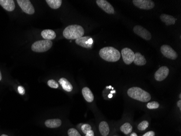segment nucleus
Here are the masks:
<instances>
[{
	"label": "nucleus",
	"mask_w": 181,
	"mask_h": 136,
	"mask_svg": "<svg viewBox=\"0 0 181 136\" xmlns=\"http://www.w3.org/2000/svg\"><path fill=\"white\" fill-rule=\"evenodd\" d=\"M100 57L109 62H117L120 58V53L113 47H105L100 50Z\"/></svg>",
	"instance_id": "f257e3e1"
},
{
	"label": "nucleus",
	"mask_w": 181,
	"mask_h": 136,
	"mask_svg": "<svg viewBox=\"0 0 181 136\" xmlns=\"http://www.w3.org/2000/svg\"><path fill=\"white\" fill-rule=\"evenodd\" d=\"M84 34L83 27L78 25L68 26L63 31L64 37L67 39H77L83 37Z\"/></svg>",
	"instance_id": "f03ea898"
},
{
	"label": "nucleus",
	"mask_w": 181,
	"mask_h": 136,
	"mask_svg": "<svg viewBox=\"0 0 181 136\" xmlns=\"http://www.w3.org/2000/svg\"><path fill=\"white\" fill-rule=\"evenodd\" d=\"M128 94L132 99L141 102H148L151 100L150 94L139 87H132L128 89Z\"/></svg>",
	"instance_id": "7ed1b4c3"
},
{
	"label": "nucleus",
	"mask_w": 181,
	"mask_h": 136,
	"mask_svg": "<svg viewBox=\"0 0 181 136\" xmlns=\"http://www.w3.org/2000/svg\"><path fill=\"white\" fill-rule=\"evenodd\" d=\"M52 45L53 43L51 40H42L36 41L32 45V50L36 52H44L49 50Z\"/></svg>",
	"instance_id": "20e7f679"
},
{
	"label": "nucleus",
	"mask_w": 181,
	"mask_h": 136,
	"mask_svg": "<svg viewBox=\"0 0 181 136\" xmlns=\"http://www.w3.org/2000/svg\"><path fill=\"white\" fill-rule=\"evenodd\" d=\"M17 2L20 7L23 11L28 14H33L35 13V9L33 5L29 0H17Z\"/></svg>",
	"instance_id": "39448f33"
},
{
	"label": "nucleus",
	"mask_w": 181,
	"mask_h": 136,
	"mask_svg": "<svg viewBox=\"0 0 181 136\" xmlns=\"http://www.w3.org/2000/svg\"><path fill=\"white\" fill-rule=\"evenodd\" d=\"M161 51L164 56L170 60H176L178 57L176 52L170 46L167 45L162 46Z\"/></svg>",
	"instance_id": "423d86ee"
},
{
	"label": "nucleus",
	"mask_w": 181,
	"mask_h": 136,
	"mask_svg": "<svg viewBox=\"0 0 181 136\" xmlns=\"http://www.w3.org/2000/svg\"><path fill=\"white\" fill-rule=\"evenodd\" d=\"M132 2L137 8L145 10H150L155 7V3L151 0H134Z\"/></svg>",
	"instance_id": "0eeeda50"
},
{
	"label": "nucleus",
	"mask_w": 181,
	"mask_h": 136,
	"mask_svg": "<svg viewBox=\"0 0 181 136\" xmlns=\"http://www.w3.org/2000/svg\"><path fill=\"white\" fill-rule=\"evenodd\" d=\"M122 56L123 57V61L126 64H130L134 62V53L130 48H124L122 50Z\"/></svg>",
	"instance_id": "6e6552de"
},
{
	"label": "nucleus",
	"mask_w": 181,
	"mask_h": 136,
	"mask_svg": "<svg viewBox=\"0 0 181 136\" xmlns=\"http://www.w3.org/2000/svg\"><path fill=\"white\" fill-rule=\"evenodd\" d=\"M134 32L135 34L145 40H150L151 39V34L150 32L148 31L147 29L141 26L137 25L134 26Z\"/></svg>",
	"instance_id": "1a4fd4ad"
},
{
	"label": "nucleus",
	"mask_w": 181,
	"mask_h": 136,
	"mask_svg": "<svg viewBox=\"0 0 181 136\" xmlns=\"http://www.w3.org/2000/svg\"><path fill=\"white\" fill-rule=\"evenodd\" d=\"M169 74V69L167 66H161L155 74V79L157 81H162L167 77Z\"/></svg>",
	"instance_id": "9d476101"
},
{
	"label": "nucleus",
	"mask_w": 181,
	"mask_h": 136,
	"mask_svg": "<svg viewBox=\"0 0 181 136\" xmlns=\"http://www.w3.org/2000/svg\"><path fill=\"white\" fill-rule=\"evenodd\" d=\"M96 3L98 6L102 9L107 14H112L114 13V8L109 2L106 0H97Z\"/></svg>",
	"instance_id": "9b49d317"
},
{
	"label": "nucleus",
	"mask_w": 181,
	"mask_h": 136,
	"mask_svg": "<svg viewBox=\"0 0 181 136\" xmlns=\"http://www.w3.org/2000/svg\"><path fill=\"white\" fill-rule=\"evenodd\" d=\"M75 43L78 45L84 48H91L93 44V39L90 37H81L75 40Z\"/></svg>",
	"instance_id": "f8f14e48"
},
{
	"label": "nucleus",
	"mask_w": 181,
	"mask_h": 136,
	"mask_svg": "<svg viewBox=\"0 0 181 136\" xmlns=\"http://www.w3.org/2000/svg\"><path fill=\"white\" fill-rule=\"evenodd\" d=\"M0 5L7 11H13L15 8V5L13 0H0Z\"/></svg>",
	"instance_id": "ddd939ff"
},
{
	"label": "nucleus",
	"mask_w": 181,
	"mask_h": 136,
	"mask_svg": "<svg viewBox=\"0 0 181 136\" xmlns=\"http://www.w3.org/2000/svg\"><path fill=\"white\" fill-rule=\"evenodd\" d=\"M134 62L136 65L138 66H142L145 65L146 63V60L144 56L139 52L134 54Z\"/></svg>",
	"instance_id": "4468645a"
},
{
	"label": "nucleus",
	"mask_w": 181,
	"mask_h": 136,
	"mask_svg": "<svg viewBox=\"0 0 181 136\" xmlns=\"http://www.w3.org/2000/svg\"><path fill=\"white\" fill-rule=\"evenodd\" d=\"M41 36L45 40H52L56 38V33L52 29H45L41 32Z\"/></svg>",
	"instance_id": "2eb2a0df"
},
{
	"label": "nucleus",
	"mask_w": 181,
	"mask_h": 136,
	"mask_svg": "<svg viewBox=\"0 0 181 136\" xmlns=\"http://www.w3.org/2000/svg\"><path fill=\"white\" fill-rule=\"evenodd\" d=\"M82 93L87 102H91L94 100V95L90 89L88 87H84L82 89Z\"/></svg>",
	"instance_id": "dca6fc26"
},
{
	"label": "nucleus",
	"mask_w": 181,
	"mask_h": 136,
	"mask_svg": "<svg viewBox=\"0 0 181 136\" xmlns=\"http://www.w3.org/2000/svg\"><path fill=\"white\" fill-rule=\"evenodd\" d=\"M45 124L48 128H56L62 125V121L59 119H48L45 122Z\"/></svg>",
	"instance_id": "f3484780"
},
{
	"label": "nucleus",
	"mask_w": 181,
	"mask_h": 136,
	"mask_svg": "<svg viewBox=\"0 0 181 136\" xmlns=\"http://www.w3.org/2000/svg\"><path fill=\"white\" fill-rule=\"evenodd\" d=\"M160 19L162 20V21L167 26L174 25L175 23L176 20L175 18H174L172 16L167 14L161 15L160 16Z\"/></svg>",
	"instance_id": "a211bd4d"
},
{
	"label": "nucleus",
	"mask_w": 181,
	"mask_h": 136,
	"mask_svg": "<svg viewBox=\"0 0 181 136\" xmlns=\"http://www.w3.org/2000/svg\"><path fill=\"white\" fill-rule=\"evenodd\" d=\"M59 82L60 85H61L62 88L64 89L65 91H66L67 92H71L73 90V86L71 83L65 78H61L59 79Z\"/></svg>",
	"instance_id": "6ab92c4d"
},
{
	"label": "nucleus",
	"mask_w": 181,
	"mask_h": 136,
	"mask_svg": "<svg viewBox=\"0 0 181 136\" xmlns=\"http://www.w3.org/2000/svg\"><path fill=\"white\" fill-rule=\"evenodd\" d=\"M99 131L103 136H107L110 132L109 125L106 122H101L99 124Z\"/></svg>",
	"instance_id": "aec40b11"
},
{
	"label": "nucleus",
	"mask_w": 181,
	"mask_h": 136,
	"mask_svg": "<svg viewBox=\"0 0 181 136\" xmlns=\"http://www.w3.org/2000/svg\"><path fill=\"white\" fill-rule=\"evenodd\" d=\"M46 2L51 8L56 9L60 7L62 1V0H46Z\"/></svg>",
	"instance_id": "412c9836"
},
{
	"label": "nucleus",
	"mask_w": 181,
	"mask_h": 136,
	"mask_svg": "<svg viewBox=\"0 0 181 136\" xmlns=\"http://www.w3.org/2000/svg\"><path fill=\"white\" fill-rule=\"evenodd\" d=\"M120 130L122 131L123 133H125V134H128V133L132 132V126H131L130 123L126 122L120 127Z\"/></svg>",
	"instance_id": "4be33fe9"
},
{
	"label": "nucleus",
	"mask_w": 181,
	"mask_h": 136,
	"mask_svg": "<svg viewBox=\"0 0 181 136\" xmlns=\"http://www.w3.org/2000/svg\"><path fill=\"white\" fill-rule=\"evenodd\" d=\"M149 126V122L146 120H144L141 122L139 125H138V129L140 131H144Z\"/></svg>",
	"instance_id": "5701e85b"
},
{
	"label": "nucleus",
	"mask_w": 181,
	"mask_h": 136,
	"mask_svg": "<svg viewBox=\"0 0 181 136\" xmlns=\"http://www.w3.org/2000/svg\"><path fill=\"white\" fill-rule=\"evenodd\" d=\"M159 107V104L158 102L156 101H152L148 103L147 104V108L150 110H153V109H157Z\"/></svg>",
	"instance_id": "b1692460"
},
{
	"label": "nucleus",
	"mask_w": 181,
	"mask_h": 136,
	"mask_svg": "<svg viewBox=\"0 0 181 136\" xmlns=\"http://www.w3.org/2000/svg\"><path fill=\"white\" fill-rule=\"evenodd\" d=\"M81 130L83 131V133H85V134L88 133L89 131L92 130V128L89 124H85L82 125L81 126Z\"/></svg>",
	"instance_id": "393cba45"
},
{
	"label": "nucleus",
	"mask_w": 181,
	"mask_h": 136,
	"mask_svg": "<svg viewBox=\"0 0 181 136\" xmlns=\"http://www.w3.org/2000/svg\"><path fill=\"white\" fill-rule=\"evenodd\" d=\"M68 136H81L80 134L79 133L78 131L75 128H70L68 131Z\"/></svg>",
	"instance_id": "a878e982"
},
{
	"label": "nucleus",
	"mask_w": 181,
	"mask_h": 136,
	"mask_svg": "<svg viewBox=\"0 0 181 136\" xmlns=\"http://www.w3.org/2000/svg\"><path fill=\"white\" fill-rule=\"evenodd\" d=\"M47 85L50 88H54L56 89L59 87V85L58 83L56 82L55 80L54 79H50L48 81Z\"/></svg>",
	"instance_id": "bb28decb"
},
{
	"label": "nucleus",
	"mask_w": 181,
	"mask_h": 136,
	"mask_svg": "<svg viewBox=\"0 0 181 136\" xmlns=\"http://www.w3.org/2000/svg\"><path fill=\"white\" fill-rule=\"evenodd\" d=\"M17 91H19L20 94H21V95H24L25 93V88H23V86H19L17 88Z\"/></svg>",
	"instance_id": "cd10ccee"
},
{
	"label": "nucleus",
	"mask_w": 181,
	"mask_h": 136,
	"mask_svg": "<svg viewBox=\"0 0 181 136\" xmlns=\"http://www.w3.org/2000/svg\"><path fill=\"white\" fill-rule=\"evenodd\" d=\"M155 136V133L153 131H149L148 132L145 133L143 136Z\"/></svg>",
	"instance_id": "c85d7f7f"
},
{
	"label": "nucleus",
	"mask_w": 181,
	"mask_h": 136,
	"mask_svg": "<svg viewBox=\"0 0 181 136\" xmlns=\"http://www.w3.org/2000/svg\"><path fill=\"white\" fill-rule=\"evenodd\" d=\"M95 136V134H94L93 131H89L88 133L86 134V136Z\"/></svg>",
	"instance_id": "c756f323"
},
{
	"label": "nucleus",
	"mask_w": 181,
	"mask_h": 136,
	"mask_svg": "<svg viewBox=\"0 0 181 136\" xmlns=\"http://www.w3.org/2000/svg\"><path fill=\"white\" fill-rule=\"evenodd\" d=\"M177 106H178V107L179 108V109L181 110V100H179L178 101V102L177 103Z\"/></svg>",
	"instance_id": "7c9ffc66"
},
{
	"label": "nucleus",
	"mask_w": 181,
	"mask_h": 136,
	"mask_svg": "<svg viewBox=\"0 0 181 136\" xmlns=\"http://www.w3.org/2000/svg\"><path fill=\"white\" fill-rule=\"evenodd\" d=\"M137 136V135L136 133L134 132V133H131V136Z\"/></svg>",
	"instance_id": "2f4dec72"
},
{
	"label": "nucleus",
	"mask_w": 181,
	"mask_h": 136,
	"mask_svg": "<svg viewBox=\"0 0 181 136\" xmlns=\"http://www.w3.org/2000/svg\"><path fill=\"white\" fill-rule=\"evenodd\" d=\"M109 98H112V94H110L109 95Z\"/></svg>",
	"instance_id": "473e14b6"
},
{
	"label": "nucleus",
	"mask_w": 181,
	"mask_h": 136,
	"mask_svg": "<svg viewBox=\"0 0 181 136\" xmlns=\"http://www.w3.org/2000/svg\"><path fill=\"white\" fill-rule=\"evenodd\" d=\"M2 79V74H1V71H0V81Z\"/></svg>",
	"instance_id": "72a5a7b5"
},
{
	"label": "nucleus",
	"mask_w": 181,
	"mask_h": 136,
	"mask_svg": "<svg viewBox=\"0 0 181 136\" xmlns=\"http://www.w3.org/2000/svg\"><path fill=\"white\" fill-rule=\"evenodd\" d=\"M116 93V91H111V94H112V93Z\"/></svg>",
	"instance_id": "f704fd0d"
},
{
	"label": "nucleus",
	"mask_w": 181,
	"mask_h": 136,
	"mask_svg": "<svg viewBox=\"0 0 181 136\" xmlns=\"http://www.w3.org/2000/svg\"><path fill=\"white\" fill-rule=\"evenodd\" d=\"M112 88V87L111 86V85H110V86H109V89H111Z\"/></svg>",
	"instance_id": "c9c22d12"
},
{
	"label": "nucleus",
	"mask_w": 181,
	"mask_h": 136,
	"mask_svg": "<svg viewBox=\"0 0 181 136\" xmlns=\"http://www.w3.org/2000/svg\"><path fill=\"white\" fill-rule=\"evenodd\" d=\"M1 136H7V135H6V134H2V135H1Z\"/></svg>",
	"instance_id": "e433bc0d"
},
{
	"label": "nucleus",
	"mask_w": 181,
	"mask_h": 136,
	"mask_svg": "<svg viewBox=\"0 0 181 136\" xmlns=\"http://www.w3.org/2000/svg\"><path fill=\"white\" fill-rule=\"evenodd\" d=\"M179 99H181V94H179Z\"/></svg>",
	"instance_id": "4c0bfd02"
}]
</instances>
